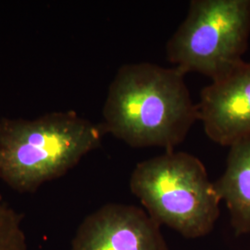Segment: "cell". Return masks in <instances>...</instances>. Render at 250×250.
<instances>
[{
  "label": "cell",
  "instance_id": "cell-1",
  "mask_svg": "<svg viewBox=\"0 0 250 250\" xmlns=\"http://www.w3.org/2000/svg\"><path fill=\"white\" fill-rule=\"evenodd\" d=\"M176 67L153 63L123 65L111 82L103 107L106 133L132 147L172 151L198 121L185 81Z\"/></svg>",
  "mask_w": 250,
  "mask_h": 250
},
{
  "label": "cell",
  "instance_id": "cell-2",
  "mask_svg": "<svg viewBox=\"0 0 250 250\" xmlns=\"http://www.w3.org/2000/svg\"><path fill=\"white\" fill-rule=\"evenodd\" d=\"M107 134L74 111H56L34 120L0 119V180L19 193H35L61 178Z\"/></svg>",
  "mask_w": 250,
  "mask_h": 250
},
{
  "label": "cell",
  "instance_id": "cell-3",
  "mask_svg": "<svg viewBox=\"0 0 250 250\" xmlns=\"http://www.w3.org/2000/svg\"><path fill=\"white\" fill-rule=\"evenodd\" d=\"M130 188L147 214L187 238H199L214 228L222 201L204 164L187 152L166 151L139 162Z\"/></svg>",
  "mask_w": 250,
  "mask_h": 250
},
{
  "label": "cell",
  "instance_id": "cell-4",
  "mask_svg": "<svg viewBox=\"0 0 250 250\" xmlns=\"http://www.w3.org/2000/svg\"><path fill=\"white\" fill-rule=\"evenodd\" d=\"M250 36V0H192L166 55L184 73L215 81L244 62Z\"/></svg>",
  "mask_w": 250,
  "mask_h": 250
},
{
  "label": "cell",
  "instance_id": "cell-5",
  "mask_svg": "<svg viewBox=\"0 0 250 250\" xmlns=\"http://www.w3.org/2000/svg\"><path fill=\"white\" fill-rule=\"evenodd\" d=\"M72 250H168L161 225L132 205L109 203L78 227Z\"/></svg>",
  "mask_w": 250,
  "mask_h": 250
},
{
  "label": "cell",
  "instance_id": "cell-6",
  "mask_svg": "<svg viewBox=\"0 0 250 250\" xmlns=\"http://www.w3.org/2000/svg\"><path fill=\"white\" fill-rule=\"evenodd\" d=\"M197 105L198 120L214 143L231 146L250 137V62L211 81Z\"/></svg>",
  "mask_w": 250,
  "mask_h": 250
},
{
  "label": "cell",
  "instance_id": "cell-7",
  "mask_svg": "<svg viewBox=\"0 0 250 250\" xmlns=\"http://www.w3.org/2000/svg\"><path fill=\"white\" fill-rule=\"evenodd\" d=\"M217 194L224 200L236 236L250 232V137L230 146L227 165L214 182Z\"/></svg>",
  "mask_w": 250,
  "mask_h": 250
},
{
  "label": "cell",
  "instance_id": "cell-8",
  "mask_svg": "<svg viewBox=\"0 0 250 250\" xmlns=\"http://www.w3.org/2000/svg\"><path fill=\"white\" fill-rule=\"evenodd\" d=\"M22 215L5 200L0 192V250H27Z\"/></svg>",
  "mask_w": 250,
  "mask_h": 250
}]
</instances>
